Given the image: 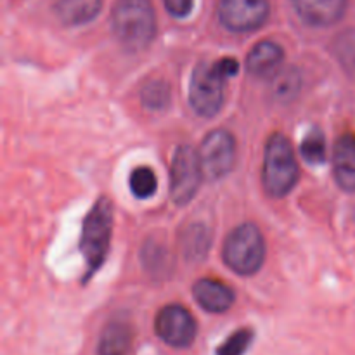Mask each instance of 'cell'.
<instances>
[{
	"instance_id": "cell-11",
	"label": "cell",
	"mask_w": 355,
	"mask_h": 355,
	"mask_svg": "<svg viewBox=\"0 0 355 355\" xmlns=\"http://www.w3.org/2000/svg\"><path fill=\"white\" fill-rule=\"evenodd\" d=\"M333 173L340 189L355 193V135L342 134L333 151Z\"/></svg>"
},
{
	"instance_id": "cell-4",
	"label": "cell",
	"mask_w": 355,
	"mask_h": 355,
	"mask_svg": "<svg viewBox=\"0 0 355 355\" xmlns=\"http://www.w3.org/2000/svg\"><path fill=\"white\" fill-rule=\"evenodd\" d=\"M298 162L293 146L283 134L270 135L266 144L262 184L272 198H284L298 182Z\"/></svg>"
},
{
	"instance_id": "cell-8",
	"label": "cell",
	"mask_w": 355,
	"mask_h": 355,
	"mask_svg": "<svg viewBox=\"0 0 355 355\" xmlns=\"http://www.w3.org/2000/svg\"><path fill=\"white\" fill-rule=\"evenodd\" d=\"M270 14L269 0H220L218 19L222 26L236 33L259 30Z\"/></svg>"
},
{
	"instance_id": "cell-18",
	"label": "cell",
	"mask_w": 355,
	"mask_h": 355,
	"mask_svg": "<svg viewBox=\"0 0 355 355\" xmlns=\"http://www.w3.org/2000/svg\"><path fill=\"white\" fill-rule=\"evenodd\" d=\"M253 343V331L241 328L229 335L215 350V355H245Z\"/></svg>"
},
{
	"instance_id": "cell-2",
	"label": "cell",
	"mask_w": 355,
	"mask_h": 355,
	"mask_svg": "<svg viewBox=\"0 0 355 355\" xmlns=\"http://www.w3.org/2000/svg\"><path fill=\"white\" fill-rule=\"evenodd\" d=\"M113 232V203L101 196L85 215L80 236V252L85 260V281H89L107 259Z\"/></svg>"
},
{
	"instance_id": "cell-1",
	"label": "cell",
	"mask_w": 355,
	"mask_h": 355,
	"mask_svg": "<svg viewBox=\"0 0 355 355\" xmlns=\"http://www.w3.org/2000/svg\"><path fill=\"white\" fill-rule=\"evenodd\" d=\"M239 64L232 58H222L210 64H200L193 71L189 103L200 116L211 118L220 111L225 96V82L238 75Z\"/></svg>"
},
{
	"instance_id": "cell-22",
	"label": "cell",
	"mask_w": 355,
	"mask_h": 355,
	"mask_svg": "<svg viewBox=\"0 0 355 355\" xmlns=\"http://www.w3.org/2000/svg\"><path fill=\"white\" fill-rule=\"evenodd\" d=\"M336 52H338V58L342 59L343 66L355 73V31H345L338 38Z\"/></svg>"
},
{
	"instance_id": "cell-15",
	"label": "cell",
	"mask_w": 355,
	"mask_h": 355,
	"mask_svg": "<svg viewBox=\"0 0 355 355\" xmlns=\"http://www.w3.org/2000/svg\"><path fill=\"white\" fill-rule=\"evenodd\" d=\"M103 9V0H59L55 6L59 19L68 26L87 24Z\"/></svg>"
},
{
	"instance_id": "cell-21",
	"label": "cell",
	"mask_w": 355,
	"mask_h": 355,
	"mask_svg": "<svg viewBox=\"0 0 355 355\" xmlns=\"http://www.w3.org/2000/svg\"><path fill=\"white\" fill-rule=\"evenodd\" d=\"M186 252L189 253L191 257H200V255H205L208 250V246H210V241H208V236H207V231H205L201 225H194V227H191L189 232H186Z\"/></svg>"
},
{
	"instance_id": "cell-20",
	"label": "cell",
	"mask_w": 355,
	"mask_h": 355,
	"mask_svg": "<svg viewBox=\"0 0 355 355\" xmlns=\"http://www.w3.org/2000/svg\"><path fill=\"white\" fill-rule=\"evenodd\" d=\"M274 96L277 99L290 101L291 97L297 96L298 89H300V76L297 71H283L276 76L274 80Z\"/></svg>"
},
{
	"instance_id": "cell-17",
	"label": "cell",
	"mask_w": 355,
	"mask_h": 355,
	"mask_svg": "<svg viewBox=\"0 0 355 355\" xmlns=\"http://www.w3.org/2000/svg\"><path fill=\"white\" fill-rule=\"evenodd\" d=\"M132 194L139 200H148L158 189V179L149 166H137L128 179Z\"/></svg>"
},
{
	"instance_id": "cell-9",
	"label": "cell",
	"mask_w": 355,
	"mask_h": 355,
	"mask_svg": "<svg viewBox=\"0 0 355 355\" xmlns=\"http://www.w3.org/2000/svg\"><path fill=\"white\" fill-rule=\"evenodd\" d=\"M205 177L211 180L222 179L232 170L236 162V141L231 132L214 130L205 137L200 151Z\"/></svg>"
},
{
	"instance_id": "cell-19",
	"label": "cell",
	"mask_w": 355,
	"mask_h": 355,
	"mask_svg": "<svg viewBox=\"0 0 355 355\" xmlns=\"http://www.w3.org/2000/svg\"><path fill=\"white\" fill-rule=\"evenodd\" d=\"M142 104H144L148 110L159 111L165 106H168L170 103V89L165 82L162 80H155V82H149L148 85L142 89L141 94Z\"/></svg>"
},
{
	"instance_id": "cell-14",
	"label": "cell",
	"mask_w": 355,
	"mask_h": 355,
	"mask_svg": "<svg viewBox=\"0 0 355 355\" xmlns=\"http://www.w3.org/2000/svg\"><path fill=\"white\" fill-rule=\"evenodd\" d=\"M284 51L279 44L272 40H263L257 44L246 55V68L255 76H269L283 64Z\"/></svg>"
},
{
	"instance_id": "cell-13",
	"label": "cell",
	"mask_w": 355,
	"mask_h": 355,
	"mask_svg": "<svg viewBox=\"0 0 355 355\" xmlns=\"http://www.w3.org/2000/svg\"><path fill=\"white\" fill-rule=\"evenodd\" d=\"M134 343V329L123 319H113L104 326L97 343L99 355H127Z\"/></svg>"
},
{
	"instance_id": "cell-6",
	"label": "cell",
	"mask_w": 355,
	"mask_h": 355,
	"mask_svg": "<svg viewBox=\"0 0 355 355\" xmlns=\"http://www.w3.org/2000/svg\"><path fill=\"white\" fill-rule=\"evenodd\" d=\"M205 177L200 153L191 146H180L175 151L170 166V193L179 207L189 203Z\"/></svg>"
},
{
	"instance_id": "cell-10",
	"label": "cell",
	"mask_w": 355,
	"mask_h": 355,
	"mask_svg": "<svg viewBox=\"0 0 355 355\" xmlns=\"http://www.w3.org/2000/svg\"><path fill=\"white\" fill-rule=\"evenodd\" d=\"M298 16L311 26H331L347 9V0H293Z\"/></svg>"
},
{
	"instance_id": "cell-5",
	"label": "cell",
	"mask_w": 355,
	"mask_h": 355,
	"mask_svg": "<svg viewBox=\"0 0 355 355\" xmlns=\"http://www.w3.org/2000/svg\"><path fill=\"white\" fill-rule=\"evenodd\" d=\"M225 266L239 276L259 272L266 260V239L257 225L241 224L227 236L222 250Z\"/></svg>"
},
{
	"instance_id": "cell-12",
	"label": "cell",
	"mask_w": 355,
	"mask_h": 355,
	"mask_svg": "<svg viewBox=\"0 0 355 355\" xmlns=\"http://www.w3.org/2000/svg\"><path fill=\"white\" fill-rule=\"evenodd\" d=\"M194 300L207 312L222 314L234 304V293L225 283L218 279H200L193 286Z\"/></svg>"
},
{
	"instance_id": "cell-3",
	"label": "cell",
	"mask_w": 355,
	"mask_h": 355,
	"mask_svg": "<svg viewBox=\"0 0 355 355\" xmlns=\"http://www.w3.org/2000/svg\"><path fill=\"white\" fill-rule=\"evenodd\" d=\"M111 24L118 40L128 51H142L156 35V14L149 0H116Z\"/></svg>"
},
{
	"instance_id": "cell-16",
	"label": "cell",
	"mask_w": 355,
	"mask_h": 355,
	"mask_svg": "<svg viewBox=\"0 0 355 355\" xmlns=\"http://www.w3.org/2000/svg\"><path fill=\"white\" fill-rule=\"evenodd\" d=\"M302 156H304L305 162L312 166L322 165L326 162V156H328V149H326V139L319 128H311V130L305 134L304 141L300 146Z\"/></svg>"
},
{
	"instance_id": "cell-23",
	"label": "cell",
	"mask_w": 355,
	"mask_h": 355,
	"mask_svg": "<svg viewBox=\"0 0 355 355\" xmlns=\"http://www.w3.org/2000/svg\"><path fill=\"white\" fill-rule=\"evenodd\" d=\"M194 0H165V9L173 17H187L193 12Z\"/></svg>"
},
{
	"instance_id": "cell-7",
	"label": "cell",
	"mask_w": 355,
	"mask_h": 355,
	"mask_svg": "<svg viewBox=\"0 0 355 355\" xmlns=\"http://www.w3.org/2000/svg\"><path fill=\"white\" fill-rule=\"evenodd\" d=\"M156 335L173 349H187L198 335L196 319L182 305H166L158 312L155 321Z\"/></svg>"
}]
</instances>
